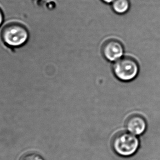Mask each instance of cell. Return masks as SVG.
Returning <instances> with one entry per match:
<instances>
[{
	"label": "cell",
	"mask_w": 160,
	"mask_h": 160,
	"mask_svg": "<svg viewBox=\"0 0 160 160\" xmlns=\"http://www.w3.org/2000/svg\"><path fill=\"white\" fill-rule=\"evenodd\" d=\"M5 22V16L3 12L2 9L0 8V28L2 27Z\"/></svg>",
	"instance_id": "obj_8"
},
{
	"label": "cell",
	"mask_w": 160,
	"mask_h": 160,
	"mask_svg": "<svg viewBox=\"0 0 160 160\" xmlns=\"http://www.w3.org/2000/svg\"><path fill=\"white\" fill-rule=\"evenodd\" d=\"M1 37L3 42L8 47H22L29 40V30L24 25L20 22H7L3 24L2 27Z\"/></svg>",
	"instance_id": "obj_1"
},
{
	"label": "cell",
	"mask_w": 160,
	"mask_h": 160,
	"mask_svg": "<svg viewBox=\"0 0 160 160\" xmlns=\"http://www.w3.org/2000/svg\"><path fill=\"white\" fill-rule=\"evenodd\" d=\"M102 53L107 60L113 63L125 56V47L120 41L109 39L102 46Z\"/></svg>",
	"instance_id": "obj_4"
},
{
	"label": "cell",
	"mask_w": 160,
	"mask_h": 160,
	"mask_svg": "<svg viewBox=\"0 0 160 160\" xmlns=\"http://www.w3.org/2000/svg\"><path fill=\"white\" fill-rule=\"evenodd\" d=\"M111 5L116 13L124 14L130 10L131 4L130 0H115Z\"/></svg>",
	"instance_id": "obj_6"
},
{
	"label": "cell",
	"mask_w": 160,
	"mask_h": 160,
	"mask_svg": "<svg viewBox=\"0 0 160 160\" xmlns=\"http://www.w3.org/2000/svg\"><path fill=\"white\" fill-rule=\"evenodd\" d=\"M112 70L116 78L120 81L130 82L138 77L140 72V67L134 58L125 56L113 62Z\"/></svg>",
	"instance_id": "obj_3"
},
{
	"label": "cell",
	"mask_w": 160,
	"mask_h": 160,
	"mask_svg": "<svg viewBox=\"0 0 160 160\" xmlns=\"http://www.w3.org/2000/svg\"><path fill=\"white\" fill-rule=\"evenodd\" d=\"M140 142L137 137L128 132H121L116 134L112 141V148L118 155L129 158L138 151Z\"/></svg>",
	"instance_id": "obj_2"
},
{
	"label": "cell",
	"mask_w": 160,
	"mask_h": 160,
	"mask_svg": "<svg viewBox=\"0 0 160 160\" xmlns=\"http://www.w3.org/2000/svg\"><path fill=\"white\" fill-rule=\"evenodd\" d=\"M103 2L107 4H110L113 2L115 0H102Z\"/></svg>",
	"instance_id": "obj_9"
},
{
	"label": "cell",
	"mask_w": 160,
	"mask_h": 160,
	"mask_svg": "<svg viewBox=\"0 0 160 160\" xmlns=\"http://www.w3.org/2000/svg\"><path fill=\"white\" fill-rule=\"evenodd\" d=\"M125 126L127 132L134 136H139L144 133L147 128V123L142 116L133 114L127 118Z\"/></svg>",
	"instance_id": "obj_5"
},
{
	"label": "cell",
	"mask_w": 160,
	"mask_h": 160,
	"mask_svg": "<svg viewBox=\"0 0 160 160\" xmlns=\"http://www.w3.org/2000/svg\"><path fill=\"white\" fill-rule=\"evenodd\" d=\"M19 160H44L41 155L36 152H28L20 157Z\"/></svg>",
	"instance_id": "obj_7"
}]
</instances>
